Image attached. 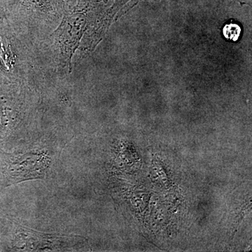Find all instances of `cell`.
I'll use <instances>...</instances> for the list:
<instances>
[{"label": "cell", "instance_id": "obj_1", "mask_svg": "<svg viewBox=\"0 0 252 252\" xmlns=\"http://www.w3.org/2000/svg\"><path fill=\"white\" fill-rule=\"evenodd\" d=\"M86 18L81 13L65 16L56 32V39L63 61L71 65V60L85 31Z\"/></svg>", "mask_w": 252, "mask_h": 252}, {"label": "cell", "instance_id": "obj_4", "mask_svg": "<svg viewBox=\"0 0 252 252\" xmlns=\"http://www.w3.org/2000/svg\"><path fill=\"white\" fill-rule=\"evenodd\" d=\"M6 46H7L5 45L4 43L0 39V58L6 67H9L10 64H11L12 59L10 57V51Z\"/></svg>", "mask_w": 252, "mask_h": 252}, {"label": "cell", "instance_id": "obj_3", "mask_svg": "<svg viewBox=\"0 0 252 252\" xmlns=\"http://www.w3.org/2000/svg\"><path fill=\"white\" fill-rule=\"evenodd\" d=\"M242 29L236 23L226 24L223 28V34L228 41H237L241 34Z\"/></svg>", "mask_w": 252, "mask_h": 252}, {"label": "cell", "instance_id": "obj_2", "mask_svg": "<svg viewBox=\"0 0 252 252\" xmlns=\"http://www.w3.org/2000/svg\"><path fill=\"white\" fill-rule=\"evenodd\" d=\"M13 170L18 181L37 178L45 173L47 168V158L35 154H28L16 158Z\"/></svg>", "mask_w": 252, "mask_h": 252}]
</instances>
